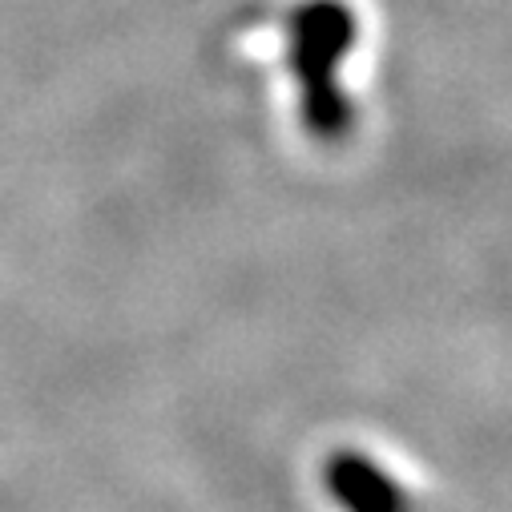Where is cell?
Segmentation results:
<instances>
[{"label": "cell", "instance_id": "cell-1", "mask_svg": "<svg viewBox=\"0 0 512 512\" xmlns=\"http://www.w3.org/2000/svg\"><path fill=\"white\" fill-rule=\"evenodd\" d=\"M355 37L359 25L347 0H303L287 17V61L299 85V117L319 146H339L355 130V105L339 85Z\"/></svg>", "mask_w": 512, "mask_h": 512}]
</instances>
